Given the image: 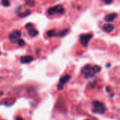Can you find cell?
<instances>
[{
    "label": "cell",
    "instance_id": "obj_1",
    "mask_svg": "<svg viewBox=\"0 0 120 120\" xmlns=\"http://www.w3.org/2000/svg\"><path fill=\"white\" fill-rule=\"evenodd\" d=\"M101 68L100 66L91 65L89 64L82 68L81 72L86 79H89V78H92L96 73L101 72Z\"/></svg>",
    "mask_w": 120,
    "mask_h": 120
},
{
    "label": "cell",
    "instance_id": "obj_2",
    "mask_svg": "<svg viewBox=\"0 0 120 120\" xmlns=\"http://www.w3.org/2000/svg\"><path fill=\"white\" fill-rule=\"evenodd\" d=\"M93 105V109H92V112L95 114H104L106 112V108L104 105L103 103H101L100 101H94L91 103Z\"/></svg>",
    "mask_w": 120,
    "mask_h": 120
},
{
    "label": "cell",
    "instance_id": "obj_3",
    "mask_svg": "<svg viewBox=\"0 0 120 120\" xmlns=\"http://www.w3.org/2000/svg\"><path fill=\"white\" fill-rule=\"evenodd\" d=\"M47 13L50 15H53L55 14H63L65 13V8L63 7L62 5H56L53 7H51L48 9Z\"/></svg>",
    "mask_w": 120,
    "mask_h": 120
},
{
    "label": "cell",
    "instance_id": "obj_4",
    "mask_svg": "<svg viewBox=\"0 0 120 120\" xmlns=\"http://www.w3.org/2000/svg\"><path fill=\"white\" fill-rule=\"evenodd\" d=\"M92 37H93V34H91V33L81 34L79 37V39H80V43L82 45V46L86 47L88 46L89 41L91 39Z\"/></svg>",
    "mask_w": 120,
    "mask_h": 120
},
{
    "label": "cell",
    "instance_id": "obj_5",
    "mask_svg": "<svg viewBox=\"0 0 120 120\" xmlns=\"http://www.w3.org/2000/svg\"><path fill=\"white\" fill-rule=\"evenodd\" d=\"M20 37H21V32L18 30H15L11 32L8 39L11 43H17V41L20 39Z\"/></svg>",
    "mask_w": 120,
    "mask_h": 120
},
{
    "label": "cell",
    "instance_id": "obj_6",
    "mask_svg": "<svg viewBox=\"0 0 120 120\" xmlns=\"http://www.w3.org/2000/svg\"><path fill=\"white\" fill-rule=\"evenodd\" d=\"M25 27L27 30V32H28V34H29L30 36H31V37H36L38 34V31L34 28V25L32 23H31V22L27 23L25 25Z\"/></svg>",
    "mask_w": 120,
    "mask_h": 120
},
{
    "label": "cell",
    "instance_id": "obj_7",
    "mask_svg": "<svg viewBox=\"0 0 120 120\" xmlns=\"http://www.w3.org/2000/svg\"><path fill=\"white\" fill-rule=\"evenodd\" d=\"M70 79V76L68 75H66L63 77H62L60 79V81H59V84L57 86V89L59 91H61L63 90V86L64 84H65Z\"/></svg>",
    "mask_w": 120,
    "mask_h": 120
},
{
    "label": "cell",
    "instance_id": "obj_8",
    "mask_svg": "<svg viewBox=\"0 0 120 120\" xmlns=\"http://www.w3.org/2000/svg\"><path fill=\"white\" fill-rule=\"evenodd\" d=\"M117 13H110L107 15H105V21L107 22H111L112 21H114L117 18Z\"/></svg>",
    "mask_w": 120,
    "mask_h": 120
},
{
    "label": "cell",
    "instance_id": "obj_9",
    "mask_svg": "<svg viewBox=\"0 0 120 120\" xmlns=\"http://www.w3.org/2000/svg\"><path fill=\"white\" fill-rule=\"evenodd\" d=\"M103 30L107 33H110L112 32L114 30H115V26L110 23H107V24H105L103 27H102Z\"/></svg>",
    "mask_w": 120,
    "mask_h": 120
},
{
    "label": "cell",
    "instance_id": "obj_10",
    "mask_svg": "<svg viewBox=\"0 0 120 120\" xmlns=\"http://www.w3.org/2000/svg\"><path fill=\"white\" fill-rule=\"evenodd\" d=\"M34 60V58L32 56H25L20 58V62L22 64H27L31 63Z\"/></svg>",
    "mask_w": 120,
    "mask_h": 120
},
{
    "label": "cell",
    "instance_id": "obj_11",
    "mask_svg": "<svg viewBox=\"0 0 120 120\" xmlns=\"http://www.w3.org/2000/svg\"><path fill=\"white\" fill-rule=\"evenodd\" d=\"M69 29H64V30H60V32H56V37H64L65 35H67L69 32Z\"/></svg>",
    "mask_w": 120,
    "mask_h": 120
},
{
    "label": "cell",
    "instance_id": "obj_12",
    "mask_svg": "<svg viewBox=\"0 0 120 120\" xmlns=\"http://www.w3.org/2000/svg\"><path fill=\"white\" fill-rule=\"evenodd\" d=\"M30 13H31V11H30V10H26V11H24V12H21V13H18V18H25V17L28 16Z\"/></svg>",
    "mask_w": 120,
    "mask_h": 120
},
{
    "label": "cell",
    "instance_id": "obj_13",
    "mask_svg": "<svg viewBox=\"0 0 120 120\" xmlns=\"http://www.w3.org/2000/svg\"><path fill=\"white\" fill-rule=\"evenodd\" d=\"M56 30H50L46 32V35L49 37H56Z\"/></svg>",
    "mask_w": 120,
    "mask_h": 120
},
{
    "label": "cell",
    "instance_id": "obj_14",
    "mask_svg": "<svg viewBox=\"0 0 120 120\" xmlns=\"http://www.w3.org/2000/svg\"><path fill=\"white\" fill-rule=\"evenodd\" d=\"M1 4H2V6H4L5 7H8L10 6V1H8L7 0H3V1H1Z\"/></svg>",
    "mask_w": 120,
    "mask_h": 120
},
{
    "label": "cell",
    "instance_id": "obj_15",
    "mask_svg": "<svg viewBox=\"0 0 120 120\" xmlns=\"http://www.w3.org/2000/svg\"><path fill=\"white\" fill-rule=\"evenodd\" d=\"M25 4L27 5L28 6H31V7H33L35 4V2L33 1H27L25 2Z\"/></svg>",
    "mask_w": 120,
    "mask_h": 120
},
{
    "label": "cell",
    "instance_id": "obj_16",
    "mask_svg": "<svg viewBox=\"0 0 120 120\" xmlns=\"http://www.w3.org/2000/svg\"><path fill=\"white\" fill-rule=\"evenodd\" d=\"M17 44H18V46H23L25 45V41L22 40V39H19L18 41H17Z\"/></svg>",
    "mask_w": 120,
    "mask_h": 120
},
{
    "label": "cell",
    "instance_id": "obj_17",
    "mask_svg": "<svg viewBox=\"0 0 120 120\" xmlns=\"http://www.w3.org/2000/svg\"><path fill=\"white\" fill-rule=\"evenodd\" d=\"M104 3L105 4H109L112 3V1H104Z\"/></svg>",
    "mask_w": 120,
    "mask_h": 120
},
{
    "label": "cell",
    "instance_id": "obj_18",
    "mask_svg": "<svg viewBox=\"0 0 120 120\" xmlns=\"http://www.w3.org/2000/svg\"><path fill=\"white\" fill-rule=\"evenodd\" d=\"M15 120H24L23 119H22V118H20V117H18L17 119Z\"/></svg>",
    "mask_w": 120,
    "mask_h": 120
},
{
    "label": "cell",
    "instance_id": "obj_19",
    "mask_svg": "<svg viewBox=\"0 0 120 120\" xmlns=\"http://www.w3.org/2000/svg\"><path fill=\"white\" fill-rule=\"evenodd\" d=\"M0 54H1V52H0Z\"/></svg>",
    "mask_w": 120,
    "mask_h": 120
}]
</instances>
